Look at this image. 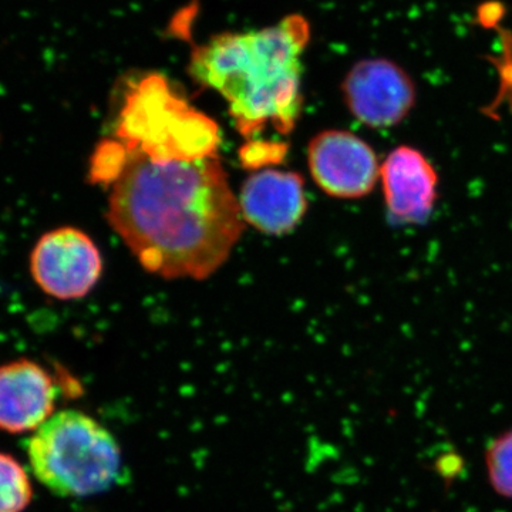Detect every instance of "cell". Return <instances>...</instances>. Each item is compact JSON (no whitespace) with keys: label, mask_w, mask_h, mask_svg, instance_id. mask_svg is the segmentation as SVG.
<instances>
[{"label":"cell","mask_w":512,"mask_h":512,"mask_svg":"<svg viewBox=\"0 0 512 512\" xmlns=\"http://www.w3.org/2000/svg\"><path fill=\"white\" fill-rule=\"evenodd\" d=\"M89 175L109 188L107 221L150 274L210 278L244 234L238 198L218 157L154 160L104 138Z\"/></svg>","instance_id":"1"},{"label":"cell","mask_w":512,"mask_h":512,"mask_svg":"<svg viewBox=\"0 0 512 512\" xmlns=\"http://www.w3.org/2000/svg\"><path fill=\"white\" fill-rule=\"evenodd\" d=\"M309 40L308 19L293 13L268 28L221 33L192 47L188 73L220 94L242 137L251 140L268 127L288 136L302 113V56Z\"/></svg>","instance_id":"2"},{"label":"cell","mask_w":512,"mask_h":512,"mask_svg":"<svg viewBox=\"0 0 512 512\" xmlns=\"http://www.w3.org/2000/svg\"><path fill=\"white\" fill-rule=\"evenodd\" d=\"M37 480L60 497H90L110 490L124 477L116 437L89 414L55 413L26 446Z\"/></svg>","instance_id":"3"},{"label":"cell","mask_w":512,"mask_h":512,"mask_svg":"<svg viewBox=\"0 0 512 512\" xmlns=\"http://www.w3.org/2000/svg\"><path fill=\"white\" fill-rule=\"evenodd\" d=\"M113 138L154 160L218 157L221 143L218 124L192 107L157 73L130 83Z\"/></svg>","instance_id":"4"},{"label":"cell","mask_w":512,"mask_h":512,"mask_svg":"<svg viewBox=\"0 0 512 512\" xmlns=\"http://www.w3.org/2000/svg\"><path fill=\"white\" fill-rule=\"evenodd\" d=\"M30 274L46 295L74 301L89 295L100 281L103 258L86 232L57 228L37 241L30 254Z\"/></svg>","instance_id":"5"},{"label":"cell","mask_w":512,"mask_h":512,"mask_svg":"<svg viewBox=\"0 0 512 512\" xmlns=\"http://www.w3.org/2000/svg\"><path fill=\"white\" fill-rule=\"evenodd\" d=\"M342 92L352 116L372 128L402 123L417 99L412 77L389 59L357 62L346 74Z\"/></svg>","instance_id":"6"},{"label":"cell","mask_w":512,"mask_h":512,"mask_svg":"<svg viewBox=\"0 0 512 512\" xmlns=\"http://www.w3.org/2000/svg\"><path fill=\"white\" fill-rule=\"evenodd\" d=\"M308 164L320 190L340 200L369 195L380 180L382 168L372 146L343 130H326L313 137Z\"/></svg>","instance_id":"7"},{"label":"cell","mask_w":512,"mask_h":512,"mask_svg":"<svg viewBox=\"0 0 512 512\" xmlns=\"http://www.w3.org/2000/svg\"><path fill=\"white\" fill-rule=\"evenodd\" d=\"M238 201L244 221L266 235L288 234L308 211L305 181L292 171H256L245 180Z\"/></svg>","instance_id":"8"},{"label":"cell","mask_w":512,"mask_h":512,"mask_svg":"<svg viewBox=\"0 0 512 512\" xmlns=\"http://www.w3.org/2000/svg\"><path fill=\"white\" fill-rule=\"evenodd\" d=\"M387 212L400 224H421L433 211L439 175L429 158L417 148L400 146L380 168Z\"/></svg>","instance_id":"9"},{"label":"cell","mask_w":512,"mask_h":512,"mask_svg":"<svg viewBox=\"0 0 512 512\" xmlns=\"http://www.w3.org/2000/svg\"><path fill=\"white\" fill-rule=\"evenodd\" d=\"M56 383L45 367L29 359L0 366V430L36 431L53 416Z\"/></svg>","instance_id":"10"},{"label":"cell","mask_w":512,"mask_h":512,"mask_svg":"<svg viewBox=\"0 0 512 512\" xmlns=\"http://www.w3.org/2000/svg\"><path fill=\"white\" fill-rule=\"evenodd\" d=\"M32 497L25 468L9 454L0 453V512H23Z\"/></svg>","instance_id":"11"},{"label":"cell","mask_w":512,"mask_h":512,"mask_svg":"<svg viewBox=\"0 0 512 512\" xmlns=\"http://www.w3.org/2000/svg\"><path fill=\"white\" fill-rule=\"evenodd\" d=\"M484 464L494 493L505 500H512V427L488 443Z\"/></svg>","instance_id":"12"}]
</instances>
